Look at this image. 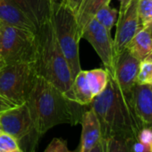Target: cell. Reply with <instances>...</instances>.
Instances as JSON below:
<instances>
[{
  "label": "cell",
  "mask_w": 152,
  "mask_h": 152,
  "mask_svg": "<svg viewBox=\"0 0 152 152\" xmlns=\"http://www.w3.org/2000/svg\"><path fill=\"white\" fill-rule=\"evenodd\" d=\"M110 1L111 0H83L75 15L82 34L89 22L94 18L96 13L103 7L109 5Z\"/></svg>",
  "instance_id": "2e32d148"
},
{
  "label": "cell",
  "mask_w": 152,
  "mask_h": 152,
  "mask_svg": "<svg viewBox=\"0 0 152 152\" xmlns=\"http://www.w3.org/2000/svg\"><path fill=\"white\" fill-rule=\"evenodd\" d=\"M82 38L85 39L95 49L101 59L108 74L113 75L115 64L114 40L107 31L95 18H92L83 31Z\"/></svg>",
  "instance_id": "ba28073f"
},
{
  "label": "cell",
  "mask_w": 152,
  "mask_h": 152,
  "mask_svg": "<svg viewBox=\"0 0 152 152\" xmlns=\"http://www.w3.org/2000/svg\"><path fill=\"white\" fill-rule=\"evenodd\" d=\"M118 16V11L115 8L110 7L109 5H107L100 8L95 15L94 18L103 25L107 31H111Z\"/></svg>",
  "instance_id": "ffe728a7"
},
{
  "label": "cell",
  "mask_w": 152,
  "mask_h": 152,
  "mask_svg": "<svg viewBox=\"0 0 152 152\" xmlns=\"http://www.w3.org/2000/svg\"><path fill=\"white\" fill-rule=\"evenodd\" d=\"M136 84L152 85V56L140 62Z\"/></svg>",
  "instance_id": "44dd1931"
},
{
  "label": "cell",
  "mask_w": 152,
  "mask_h": 152,
  "mask_svg": "<svg viewBox=\"0 0 152 152\" xmlns=\"http://www.w3.org/2000/svg\"><path fill=\"white\" fill-rule=\"evenodd\" d=\"M4 65H6V63H5V61L3 60V58L0 56V68H2Z\"/></svg>",
  "instance_id": "f1b7e54d"
},
{
  "label": "cell",
  "mask_w": 152,
  "mask_h": 152,
  "mask_svg": "<svg viewBox=\"0 0 152 152\" xmlns=\"http://www.w3.org/2000/svg\"><path fill=\"white\" fill-rule=\"evenodd\" d=\"M132 102L142 126H152V85L135 84L132 90Z\"/></svg>",
  "instance_id": "8fae6325"
},
{
  "label": "cell",
  "mask_w": 152,
  "mask_h": 152,
  "mask_svg": "<svg viewBox=\"0 0 152 152\" xmlns=\"http://www.w3.org/2000/svg\"><path fill=\"white\" fill-rule=\"evenodd\" d=\"M37 37L39 74L54 84L68 99L73 101V77L57 41L51 18L37 30Z\"/></svg>",
  "instance_id": "3957f363"
},
{
  "label": "cell",
  "mask_w": 152,
  "mask_h": 152,
  "mask_svg": "<svg viewBox=\"0 0 152 152\" xmlns=\"http://www.w3.org/2000/svg\"><path fill=\"white\" fill-rule=\"evenodd\" d=\"M89 152H107L106 150V140L104 138H102L100 140V141L94 146Z\"/></svg>",
  "instance_id": "4316f807"
},
{
  "label": "cell",
  "mask_w": 152,
  "mask_h": 152,
  "mask_svg": "<svg viewBox=\"0 0 152 152\" xmlns=\"http://www.w3.org/2000/svg\"><path fill=\"white\" fill-rule=\"evenodd\" d=\"M37 30L51 18L54 0H13Z\"/></svg>",
  "instance_id": "7c38bea8"
},
{
  "label": "cell",
  "mask_w": 152,
  "mask_h": 152,
  "mask_svg": "<svg viewBox=\"0 0 152 152\" xmlns=\"http://www.w3.org/2000/svg\"><path fill=\"white\" fill-rule=\"evenodd\" d=\"M38 74L37 62L4 65L0 68V94L16 106L26 103Z\"/></svg>",
  "instance_id": "5b68a950"
},
{
  "label": "cell",
  "mask_w": 152,
  "mask_h": 152,
  "mask_svg": "<svg viewBox=\"0 0 152 152\" xmlns=\"http://www.w3.org/2000/svg\"><path fill=\"white\" fill-rule=\"evenodd\" d=\"M1 57L6 64L37 62V32L0 23Z\"/></svg>",
  "instance_id": "8992f818"
},
{
  "label": "cell",
  "mask_w": 152,
  "mask_h": 152,
  "mask_svg": "<svg viewBox=\"0 0 152 152\" xmlns=\"http://www.w3.org/2000/svg\"><path fill=\"white\" fill-rule=\"evenodd\" d=\"M90 106L99 122L102 138L120 136L138 140L143 126L134 112L132 97L120 90L112 76L109 75L106 89L93 98Z\"/></svg>",
  "instance_id": "7a4b0ae2"
},
{
  "label": "cell",
  "mask_w": 152,
  "mask_h": 152,
  "mask_svg": "<svg viewBox=\"0 0 152 152\" xmlns=\"http://www.w3.org/2000/svg\"><path fill=\"white\" fill-rule=\"evenodd\" d=\"M86 78L91 94L94 98L106 89L108 83L109 75L107 70L98 68L86 71Z\"/></svg>",
  "instance_id": "ac0fdd59"
},
{
  "label": "cell",
  "mask_w": 152,
  "mask_h": 152,
  "mask_svg": "<svg viewBox=\"0 0 152 152\" xmlns=\"http://www.w3.org/2000/svg\"><path fill=\"white\" fill-rule=\"evenodd\" d=\"M51 21L61 50L69 64L74 78L82 70L79 56V42L82 39V33L75 15L61 0H54Z\"/></svg>",
  "instance_id": "277c9868"
},
{
  "label": "cell",
  "mask_w": 152,
  "mask_h": 152,
  "mask_svg": "<svg viewBox=\"0 0 152 152\" xmlns=\"http://www.w3.org/2000/svg\"><path fill=\"white\" fill-rule=\"evenodd\" d=\"M139 65L140 61L133 56L129 50L125 49L116 56L114 74H109L114 78L120 90L124 94L131 97L133 87L136 84Z\"/></svg>",
  "instance_id": "30bf717a"
},
{
  "label": "cell",
  "mask_w": 152,
  "mask_h": 152,
  "mask_svg": "<svg viewBox=\"0 0 152 152\" xmlns=\"http://www.w3.org/2000/svg\"><path fill=\"white\" fill-rule=\"evenodd\" d=\"M0 56H1V34H0Z\"/></svg>",
  "instance_id": "f546056e"
},
{
  "label": "cell",
  "mask_w": 152,
  "mask_h": 152,
  "mask_svg": "<svg viewBox=\"0 0 152 152\" xmlns=\"http://www.w3.org/2000/svg\"><path fill=\"white\" fill-rule=\"evenodd\" d=\"M105 140L107 152H137L134 148V143L137 140L120 136H111Z\"/></svg>",
  "instance_id": "d6986e66"
},
{
  "label": "cell",
  "mask_w": 152,
  "mask_h": 152,
  "mask_svg": "<svg viewBox=\"0 0 152 152\" xmlns=\"http://www.w3.org/2000/svg\"><path fill=\"white\" fill-rule=\"evenodd\" d=\"M149 152H152V145H151V147H150V149H149Z\"/></svg>",
  "instance_id": "1f68e13d"
},
{
  "label": "cell",
  "mask_w": 152,
  "mask_h": 152,
  "mask_svg": "<svg viewBox=\"0 0 152 152\" xmlns=\"http://www.w3.org/2000/svg\"><path fill=\"white\" fill-rule=\"evenodd\" d=\"M81 124L83 130L78 152H89L102 139L99 122L91 108L83 112Z\"/></svg>",
  "instance_id": "4fadbf2b"
},
{
  "label": "cell",
  "mask_w": 152,
  "mask_h": 152,
  "mask_svg": "<svg viewBox=\"0 0 152 152\" xmlns=\"http://www.w3.org/2000/svg\"><path fill=\"white\" fill-rule=\"evenodd\" d=\"M3 133V130H2V126H1V123H0V134Z\"/></svg>",
  "instance_id": "4dcf8cb0"
},
{
  "label": "cell",
  "mask_w": 152,
  "mask_h": 152,
  "mask_svg": "<svg viewBox=\"0 0 152 152\" xmlns=\"http://www.w3.org/2000/svg\"><path fill=\"white\" fill-rule=\"evenodd\" d=\"M137 12L141 27L152 23V0H138Z\"/></svg>",
  "instance_id": "7402d4cb"
},
{
  "label": "cell",
  "mask_w": 152,
  "mask_h": 152,
  "mask_svg": "<svg viewBox=\"0 0 152 152\" xmlns=\"http://www.w3.org/2000/svg\"><path fill=\"white\" fill-rule=\"evenodd\" d=\"M44 152H72L68 148L66 140L62 138H55L51 140Z\"/></svg>",
  "instance_id": "cb8c5ba5"
},
{
  "label": "cell",
  "mask_w": 152,
  "mask_h": 152,
  "mask_svg": "<svg viewBox=\"0 0 152 152\" xmlns=\"http://www.w3.org/2000/svg\"><path fill=\"white\" fill-rule=\"evenodd\" d=\"M137 2L138 0H132L126 11L118 15L115 38L114 39L115 56L127 48L131 40L141 28L137 12Z\"/></svg>",
  "instance_id": "9c48e42d"
},
{
  "label": "cell",
  "mask_w": 152,
  "mask_h": 152,
  "mask_svg": "<svg viewBox=\"0 0 152 152\" xmlns=\"http://www.w3.org/2000/svg\"><path fill=\"white\" fill-rule=\"evenodd\" d=\"M131 2H132V0H120V7L118 11V15H123L126 11Z\"/></svg>",
  "instance_id": "83f0119b"
},
{
  "label": "cell",
  "mask_w": 152,
  "mask_h": 152,
  "mask_svg": "<svg viewBox=\"0 0 152 152\" xmlns=\"http://www.w3.org/2000/svg\"><path fill=\"white\" fill-rule=\"evenodd\" d=\"M0 23L37 32L35 25L13 0H0Z\"/></svg>",
  "instance_id": "5bb4252c"
},
{
  "label": "cell",
  "mask_w": 152,
  "mask_h": 152,
  "mask_svg": "<svg viewBox=\"0 0 152 152\" xmlns=\"http://www.w3.org/2000/svg\"><path fill=\"white\" fill-rule=\"evenodd\" d=\"M3 132L12 136L23 152H35L40 136L35 130L26 103L0 115Z\"/></svg>",
  "instance_id": "52a82bcc"
},
{
  "label": "cell",
  "mask_w": 152,
  "mask_h": 152,
  "mask_svg": "<svg viewBox=\"0 0 152 152\" xmlns=\"http://www.w3.org/2000/svg\"><path fill=\"white\" fill-rule=\"evenodd\" d=\"M15 107H16L15 104H14L12 101H10L9 99H7V98L0 94V115Z\"/></svg>",
  "instance_id": "d4e9b609"
},
{
  "label": "cell",
  "mask_w": 152,
  "mask_h": 152,
  "mask_svg": "<svg viewBox=\"0 0 152 152\" xmlns=\"http://www.w3.org/2000/svg\"><path fill=\"white\" fill-rule=\"evenodd\" d=\"M126 49L140 62L152 56V23L141 27Z\"/></svg>",
  "instance_id": "9a60e30c"
},
{
  "label": "cell",
  "mask_w": 152,
  "mask_h": 152,
  "mask_svg": "<svg viewBox=\"0 0 152 152\" xmlns=\"http://www.w3.org/2000/svg\"><path fill=\"white\" fill-rule=\"evenodd\" d=\"M31 120L41 137L49 129L63 124L81 123V105L68 99L54 84L38 74L26 101Z\"/></svg>",
  "instance_id": "6da1fadb"
},
{
  "label": "cell",
  "mask_w": 152,
  "mask_h": 152,
  "mask_svg": "<svg viewBox=\"0 0 152 152\" xmlns=\"http://www.w3.org/2000/svg\"><path fill=\"white\" fill-rule=\"evenodd\" d=\"M72 90L73 102L81 106H88L91 104L93 99V96L87 82L86 71L81 70L74 76Z\"/></svg>",
  "instance_id": "e0dca14e"
},
{
  "label": "cell",
  "mask_w": 152,
  "mask_h": 152,
  "mask_svg": "<svg viewBox=\"0 0 152 152\" xmlns=\"http://www.w3.org/2000/svg\"><path fill=\"white\" fill-rule=\"evenodd\" d=\"M61 1L69 7V9L76 15L78 12V9L83 2V0H61Z\"/></svg>",
  "instance_id": "484cf974"
},
{
  "label": "cell",
  "mask_w": 152,
  "mask_h": 152,
  "mask_svg": "<svg viewBox=\"0 0 152 152\" xmlns=\"http://www.w3.org/2000/svg\"><path fill=\"white\" fill-rule=\"evenodd\" d=\"M0 152H23L17 141L10 135L0 134Z\"/></svg>",
  "instance_id": "603a6c76"
}]
</instances>
